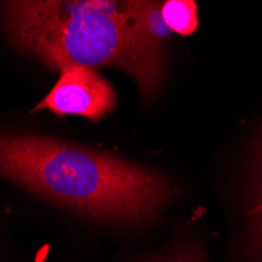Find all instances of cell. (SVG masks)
Here are the masks:
<instances>
[{"mask_svg": "<svg viewBox=\"0 0 262 262\" xmlns=\"http://www.w3.org/2000/svg\"><path fill=\"white\" fill-rule=\"evenodd\" d=\"M2 20L11 42L46 66L120 68L152 101L165 76V46L143 32L135 2H5Z\"/></svg>", "mask_w": 262, "mask_h": 262, "instance_id": "cell-1", "label": "cell"}, {"mask_svg": "<svg viewBox=\"0 0 262 262\" xmlns=\"http://www.w3.org/2000/svg\"><path fill=\"white\" fill-rule=\"evenodd\" d=\"M0 174L90 217L127 225L151 222L174 193L154 170L38 135L0 134Z\"/></svg>", "mask_w": 262, "mask_h": 262, "instance_id": "cell-2", "label": "cell"}, {"mask_svg": "<svg viewBox=\"0 0 262 262\" xmlns=\"http://www.w3.org/2000/svg\"><path fill=\"white\" fill-rule=\"evenodd\" d=\"M60 73L58 82L36 105V110H51L58 116L76 115L99 121L115 108L113 86L94 69L68 66Z\"/></svg>", "mask_w": 262, "mask_h": 262, "instance_id": "cell-3", "label": "cell"}, {"mask_svg": "<svg viewBox=\"0 0 262 262\" xmlns=\"http://www.w3.org/2000/svg\"><path fill=\"white\" fill-rule=\"evenodd\" d=\"M160 11L165 26L171 33L188 36L195 33L200 26L198 5L193 0H166L162 2Z\"/></svg>", "mask_w": 262, "mask_h": 262, "instance_id": "cell-4", "label": "cell"}, {"mask_svg": "<svg viewBox=\"0 0 262 262\" xmlns=\"http://www.w3.org/2000/svg\"><path fill=\"white\" fill-rule=\"evenodd\" d=\"M253 198L250 204V222L253 225L257 242L262 248V134L253 145Z\"/></svg>", "mask_w": 262, "mask_h": 262, "instance_id": "cell-5", "label": "cell"}, {"mask_svg": "<svg viewBox=\"0 0 262 262\" xmlns=\"http://www.w3.org/2000/svg\"><path fill=\"white\" fill-rule=\"evenodd\" d=\"M141 262H206V259L196 244H184L162 256L145 259Z\"/></svg>", "mask_w": 262, "mask_h": 262, "instance_id": "cell-6", "label": "cell"}]
</instances>
